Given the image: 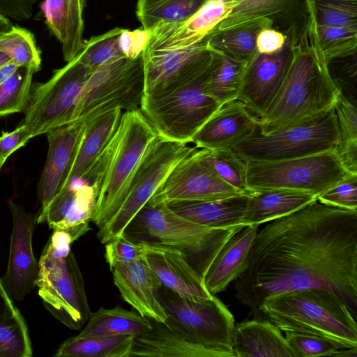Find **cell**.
<instances>
[{
    "label": "cell",
    "mask_w": 357,
    "mask_h": 357,
    "mask_svg": "<svg viewBox=\"0 0 357 357\" xmlns=\"http://www.w3.org/2000/svg\"><path fill=\"white\" fill-rule=\"evenodd\" d=\"M121 114V109H115L86 121L82 142L63 188L82 178L89 170L114 134Z\"/></svg>",
    "instance_id": "obj_29"
},
{
    "label": "cell",
    "mask_w": 357,
    "mask_h": 357,
    "mask_svg": "<svg viewBox=\"0 0 357 357\" xmlns=\"http://www.w3.org/2000/svg\"><path fill=\"white\" fill-rule=\"evenodd\" d=\"M338 142L335 149L347 170L357 174V108L340 93L335 104Z\"/></svg>",
    "instance_id": "obj_36"
},
{
    "label": "cell",
    "mask_w": 357,
    "mask_h": 357,
    "mask_svg": "<svg viewBox=\"0 0 357 357\" xmlns=\"http://www.w3.org/2000/svg\"><path fill=\"white\" fill-rule=\"evenodd\" d=\"M214 53L206 40L183 49L143 52L144 96L205 68L211 63Z\"/></svg>",
    "instance_id": "obj_18"
},
{
    "label": "cell",
    "mask_w": 357,
    "mask_h": 357,
    "mask_svg": "<svg viewBox=\"0 0 357 357\" xmlns=\"http://www.w3.org/2000/svg\"><path fill=\"white\" fill-rule=\"evenodd\" d=\"M340 93L319 50L293 47L280 88L258 119L259 130L269 134L314 118L334 107Z\"/></svg>",
    "instance_id": "obj_3"
},
{
    "label": "cell",
    "mask_w": 357,
    "mask_h": 357,
    "mask_svg": "<svg viewBox=\"0 0 357 357\" xmlns=\"http://www.w3.org/2000/svg\"><path fill=\"white\" fill-rule=\"evenodd\" d=\"M246 64L215 51L205 82L206 93L220 105L236 99Z\"/></svg>",
    "instance_id": "obj_34"
},
{
    "label": "cell",
    "mask_w": 357,
    "mask_h": 357,
    "mask_svg": "<svg viewBox=\"0 0 357 357\" xmlns=\"http://www.w3.org/2000/svg\"><path fill=\"white\" fill-rule=\"evenodd\" d=\"M211 63L203 70L144 96L140 110L158 135L191 143L196 132L221 105L205 91Z\"/></svg>",
    "instance_id": "obj_6"
},
{
    "label": "cell",
    "mask_w": 357,
    "mask_h": 357,
    "mask_svg": "<svg viewBox=\"0 0 357 357\" xmlns=\"http://www.w3.org/2000/svg\"><path fill=\"white\" fill-rule=\"evenodd\" d=\"M228 0H207L186 20L154 28L143 52L183 49L206 40L208 33L231 13Z\"/></svg>",
    "instance_id": "obj_19"
},
{
    "label": "cell",
    "mask_w": 357,
    "mask_h": 357,
    "mask_svg": "<svg viewBox=\"0 0 357 357\" xmlns=\"http://www.w3.org/2000/svg\"><path fill=\"white\" fill-rule=\"evenodd\" d=\"M236 298L257 318L263 303L283 293L328 289L356 313L357 210L317 199L258 231Z\"/></svg>",
    "instance_id": "obj_1"
},
{
    "label": "cell",
    "mask_w": 357,
    "mask_h": 357,
    "mask_svg": "<svg viewBox=\"0 0 357 357\" xmlns=\"http://www.w3.org/2000/svg\"><path fill=\"white\" fill-rule=\"evenodd\" d=\"M123 29L114 28L107 32L84 40L77 56L79 61L91 73L100 66L126 57L119 47V38Z\"/></svg>",
    "instance_id": "obj_39"
},
{
    "label": "cell",
    "mask_w": 357,
    "mask_h": 357,
    "mask_svg": "<svg viewBox=\"0 0 357 357\" xmlns=\"http://www.w3.org/2000/svg\"><path fill=\"white\" fill-rule=\"evenodd\" d=\"M271 24L268 20H256L226 30L211 31L206 40L214 50L247 63L257 52L258 33Z\"/></svg>",
    "instance_id": "obj_31"
},
{
    "label": "cell",
    "mask_w": 357,
    "mask_h": 357,
    "mask_svg": "<svg viewBox=\"0 0 357 357\" xmlns=\"http://www.w3.org/2000/svg\"><path fill=\"white\" fill-rule=\"evenodd\" d=\"M320 202L337 208L357 210V174H350L317 197Z\"/></svg>",
    "instance_id": "obj_45"
},
{
    "label": "cell",
    "mask_w": 357,
    "mask_h": 357,
    "mask_svg": "<svg viewBox=\"0 0 357 357\" xmlns=\"http://www.w3.org/2000/svg\"><path fill=\"white\" fill-rule=\"evenodd\" d=\"M105 244V258L110 270L117 264L132 263L144 258L146 250V244L132 241L123 235Z\"/></svg>",
    "instance_id": "obj_46"
},
{
    "label": "cell",
    "mask_w": 357,
    "mask_h": 357,
    "mask_svg": "<svg viewBox=\"0 0 357 357\" xmlns=\"http://www.w3.org/2000/svg\"><path fill=\"white\" fill-rule=\"evenodd\" d=\"M317 199L311 193L287 189L250 191L244 215V223L260 225L287 215Z\"/></svg>",
    "instance_id": "obj_28"
},
{
    "label": "cell",
    "mask_w": 357,
    "mask_h": 357,
    "mask_svg": "<svg viewBox=\"0 0 357 357\" xmlns=\"http://www.w3.org/2000/svg\"><path fill=\"white\" fill-rule=\"evenodd\" d=\"M18 68L12 61L0 68V84L7 79Z\"/></svg>",
    "instance_id": "obj_53"
},
{
    "label": "cell",
    "mask_w": 357,
    "mask_h": 357,
    "mask_svg": "<svg viewBox=\"0 0 357 357\" xmlns=\"http://www.w3.org/2000/svg\"><path fill=\"white\" fill-rule=\"evenodd\" d=\"M149 319L151 328L134 337L130 357H222L170 317L165 321Z\"/></svg>",
    "instance_id": "obj_20"
},
{
    "label": "cell",
    "mask_w": 357,
    "mask_h": 357,
    "mask_svg": "<svg viewBox=\"0 0 357 357\" xmlns=\"http://www.w3.org/2000/svg\"><path fill=\"white\" fill-rule=\"evenodd\" d=\"M242 228H215L194 222L152 196L122 235L136 243L166 246L179 251L204 279L225 243Z\"/></svg>",
    "instance_id": "obj_4"
},
{
    "label": "cell",
    "mask_w": 357,
    "mask_h": 357,
    "mask_svg": "<svg viewBox=\"0 0 357 357\" xmlns=\"http://www.w3.org/2000/svg\"><path fill=\"white\" fill-rule=\"evenodd\" d=\"M231 346L235 357H298L282 331L265 319L235 324Z\"/></svg>",
    "instance_id": "obj_25"
},
{
    "label": "cell",
    "mask_w": 357,
    "mask_h": 357,
    "mask_svg": "<svg viewBox=\"0 0 357 357\" xmlns=\"http://www.w3.org/2000/svg\"><path fill=\"white\" fill-rule=\"evenodd\" d=\"M207 0H138L136 15L142 28L151 31L166 24L186 20Z\"/></svg>",
    "instance_id": "obj_35"
},
{
    "label": "cell",
    "mask_w": 357,
    "mask_h": 357,
    "mask_svg": "<svg viewBox=\"0 0 357 357\" xmlns=\"http://www.w3.org/2000/svg\"><path fill=\"white\" fill-rule=\"evenodd\" d=\"M133 335H77L65 340L58 348L56 357H130Z\"/></svg>",
    "instance_id": "obj_33"
},
{
    "label": "cell",
    "mask_w": 357,
    "mask_h": 357,
    "mask_svg": "<svg viewBox=\"0 0 357 357\" xmlns=\"http://www.w3.org/2000/svg\"><path fill=\"white\" fill-rule=\"evenodd\" d=\"M151 33L150 31L143 28L133 31L123 29L119 38V45L123 54L131 59L142 54Z\"/></svg>",
    "instance_id": "obj_47"
},
{
    "label": "cell",
    "mask_w": 357,
    "mask_h": 357,
    "mask_svg": "<svg viewBox=\"0 0 357 357\" xmlns=\"http://www.w3.org/2000/svg\"><path fill=\"white\" fill-rule=\"evenodd\" d=\"M143 53V52H142ZM144 96L142 54L106 63L89 76L79 94L73 121L90 120L115 109H140Z\"/></svg>",
    "instance_id": "obj_10"
},
{
    "label": "cell",
    "mask_w": 357,
    "mask_h": 357,
    "mask_svg": "<svg viewBox=\"0 0 357 357\" xmlns=\"http://www.w3.org/2000/svg\"><path fill=\"white\" fill-rule=\"evenodd\" d=\"M199 158L210 167L227 184L244 194L246 187V162L229 149L207 150L200 149Z\"/></svg>",
    "instance_id": "obj_38"
},
{
    "label": "cell",
    "mask_w": 357,
    "mask_h": 357,
    "mask_svg": "<svg viewBox=\"0 0 357 357\" xmlns=\"http://www.w3.org/2000/svg\"><path fill=\"white\" fill-rule=\"evenodd\" d=\"M146 245L144 258L162 286L192 301L206 300L213 296L179 251L166 246Z\"/></svg>",
    "instance_id": "obj_22"
},
{
    "label": "cell",
    "mask_w": 357,
    "mask_h": 357,
    "mask_svg": "<svg viewBox=\"0 0 357 357\" xmlns=\"http://www.w3.org/2000/svg\"><path fill=\"white\" fill-rule=\"evenodd\" d=\"M32 355L28 328L17 308L13 315L0 321V357H31Z\"/></svg>",
    "instance_id": "obj_42"
},
{
    "label": "cell",
    "mask_w": 357,
    "mask_h": 357,
    "mask_svg": "<svg viewBox=\"0 0 357 357\" xmlns=\"http://www.w3.org/2000/svg\"><path fill=\"white\" fill-rule=\"evenodd\" d=\"M233 3L231 13L212 31L231 29L256 20L265 19L273 22L291 14L303 3L313 0H228Z\"/></svg>",
    "instance_id": "obj_32"
},
{
    "label": "cell",
    "mask_w": 357,
    "mask_h": 357,
    "mask_svg": "<svg viewBox=\"0 0 357 357\" xmlns=\"http://www.w3.org/2000/svg\"><path fill=\"white\" fill-rule=\"evenodd\" d=\"M98 190L82 178L63 188L48 206L43 222L50 228L73 229L89 225Z\"/></svg>",
    "instance_id": "obj_24"
},
{
    "label": "cell",
    "mask_w": 357,
    "mask_h": 357,
    "mask_svg": "<svg viewBox=\"0 0 357 357\" xmlns=\"http://www.w3.org/2000/svg\"><path fill=\"white\" fill-rule=\"evenodd\" d=\"M37 0H0V15L22 21L29 20Z\"/></svg>",
    "instance_id": "obj_51"
},
{
    "label": "cell",
    "mask_w": 357,
    "mask_h": 357,
    "mask_svg": "<svg viewBox=\"0 0 357 357\" xmlns=\"http://www.w3.org/2000/svg\"><path fill=\"white\" fill-rule=\"evenodd\" d=\"M156 294L167 316L204 345L222 357H235L231 346L234 317L218 297L213 295L206 300H189L162 284Z\"/></svg>",
    "instance_id": "obj_13"
},
{
    "label": "cell",
    "mask_w": 357,
    "mask_h": 357,
    "mask_svg": "<svg viewBox=\"0 0 357 357\" xmlns=\"http://www.w3.org/2000/svg\"><path fill=\"white\" fill-rule=\"evenodd\" d=\"M319 47L327 63L356 54L357 27L317 26Z\"/></svg>",
    "instance_id": "obj_41"
},
{
    "label": "cell",
    "mask_w": 357,
    "mask_h": 357,
    "mask_svg": "<svg viewBox=\"0 0 357 357\" xmlns=\"http://www.w3.org/2000/svg\"><path fill=\"white\" fill-rule=\"evenodd\" d=\"M334 356L357 357V347L341 349L335 354Z\"/></svg>",
    "instance_id": "obj_54"
},
{
    "label": "cell",
    "mask_w": 357,
    "mask_h": 357,
    "mask_svg": "<svg viewBox=\"0 0 357 357\" xmlns=\"http://www.w3.org/2000/svg\"><path fill=\"white\" fill-rule=\"evenodd\" d=\"M287 41V36L272 28L265 27L257 34L256 48L258 52L265 54H273L281 50Z\"/></svg>",
    "instance_id": "obj_50"
},
{
    "label": "cell",
    "mask_w": 357,
    "mask_h": 357,
    "mask_svg": "<svg viewBox=\"0 0 357 357\" xmlns=\"http://www.w3.org/2000/svg\"><path fill=\"white\" fill-rule=\"evenodd\" d=\"M91 73L76 55L45 82L32 84L22 123L29 139L73 121L81 93Z\"/></svg>",
    "instance_id": "obj_11"
},
{
    "label": "cell",
    "mask_w": 357,
    "mask_h": 357,
    "mask_svg": "<svg viewBox=\"0 0 357 357\" xmlns=\"http://www.w3.org/2000/svg\"><path fill=\"white\" fill-rule=\"evenodd\" d=\"M245 161L249 192L287 189L317 197L351 174L334 151L281 160Z\"/></svg>",
    "instance_id": "obj_9"
},
{
    "label": "cell",
    "mask_w": 357,
    "mask_h": 357,
    "mask_svg": "<svg viewBox=\"0 0 357 357\" xmlns=\"http://www.w3.org/2000/svg\"><path fill=\"white\" fill-rule=\"evenodd\" d=\"M38 266L36 285L45 307L70 329H79L88 321L91 311L74 254L70 252L57 259L43 251Z\"/></svg>",
    "instance_id": "obj_12"
},
{
    "label": "cell",
    "mask_w": 357,
    "mask_h": 357,
    "mask_svg": "<svg viewBox=\"0 0 357 357\" xmlns=\"http://www.w3.org/2000/svg\"><path fill=\"white\" fill-rule=\"evenodd\" d=\"M12 26L9 18L0 15V33Z\"/></svg>",
    "instance_id": "obj_55"
},
{
    "label": "cell",
    "mask_w": 357,
    "mask_h": 357,
    "mask_svg": "<svg viewBox=\"0 0 357 357\" xmlns=\"http://www.w3.org/2000/svg\"><path fill=\"white\" fill-rule=\"evenodd\" d=\"M86 121L77 119L49 130L48 151L38 185L41 207L37 223H43L47 208L63 187L82 142Z\"/></svg>",
    "instance_id": "obj_17"
},
{
    "label": "cell",
    "mask_w": 357,
    "mask_h": 357,
    "mask_svg": "<svg viewBox=\"0 0 357 357\" xmlns=\"http://www.w3.org/2000/svg\"><path fill=\"white\" fill-rule=\"evenodd\" d=\"M0 52L18 67L36 73L40 69L41 54L33 34L28 29L13 25L0 33Z\"/></svg>",
    "instance_id": "obj_37"
},
{
    "label": "cell",
    "mask_w": 357,
    "mask_h": 357,
    "mask_svg": "<svg viewBox=\"0 0 357 357\" xmlns=\"http://www.w3.org/2000/svg\"><path fill=\"white\" fill-rule=\"evenodd\" d=\"M199 149L176 164L153 197L171 203L210 201L247 195L227 184L201 161Z\"/></svg>",
    "instance_id": "obj_14"
},
{
    "label": "cell",
    "mask_w": 357,
    "mask_h": 357,
    "mask_svg": "<svg viewBox=\"0 0 357 357\" xmlns=\"http://www.w3.org/2000/svg\"><path fill=\"white\" fill-rule=\"evenodd\" d=\"M79 237L70 230L56 229L49 239L43 252L54 258H63L71 252V244Z\"/></svg>",
    "instance_id": "obj_49"
},
{
    "label": "cell",
    "mask_w": 357,
    "mask_h": 357,
    "mask_svg": "<svg viewBox=\"0 0 357 357\" xmlns=\"http://www.w3.org/2000/svg\"><path fill=\"white\" fill-rule=\"evenodd\" d=\"M30 140L22 123L11 132H3L0 136V172L8 157Z\"/></svg>",
    "instance_id": "obj_48"
},
{
    "label": "cell",
    "mask_w": 357,
    "mask_h": 357,
    "mask_svg": "<svg viewBox=\"0 0 357 357\" xmlns=\"http://www.w3.org/2000/svg\"><path fill=\"white\" fill-rule=\"evenodd\" d=\"M284 337L298 357L334 356L338 350L347 348L317 335L289 331Z\"/></svg>",
    "instance_id": "obj_44"
},
{
    "label": "cell",
    "mask_w": 357,
    "mask_h": 357,
    "mask_svg": "<svg viewBox=\"0 0 357 357\" xmlns=\"http://www.w3.org/2000/svg\"><path fill=\"white\" fill-rule=\"evenodd\" d=\"M17 307L7 294L0 278V321L13 314Z\"/></svg>",
    "instance_id": "obj_52"
},
{
    "label": "cell",
    "mask_w": 357,
    "mask_h": 357,
    "mask_svg": "<svg viewBox=\"0 0 357 357\" xmlns=\"http://www.w3.org/2000/svg\"><path fill=\"white\" fill-rule=\"evenodd\" d=\"M317 26L357 27V0H313Z\"/></svg>",
    "instance_id": "obj_43"
},
{
    "label": "cell",
    "mask_w": 357,
    "mask_h": 357,
    "mask_svg": "<svg viewBox=\"0 0 357 357\" xmlns=\"http://www.w3.org/2000/svg\"><path fill=\"white\" fill-rule=\"evenodd\" d=\"M8 204L13 218V229L7 271L1 280L11 299L22 301L36 286L39 271L32 247L38 214L26 211L12 200Z\"/></svg>",
    "instance_id": "obj_15"
},
{
    "label": "cell",
    "mask_w": 357,
    "mask_h": 357,
    "mask_svg": "<svg viewBox=\"0 0 357 357\" xmlns=\"http://www.w3.org/2000/svg\"><path fill=\"white\" fill-rule=\"evenodd\" d=\"M148 318L137 311L121 306L110 309L100 308L90 313L84 328L78 334L81 337L130 335L137 336L150 330Z\"/></svg>",
    "instance_id": "obj_30"
},
{
    "label": "cell",
    "mask_w": 357,
    "mask_h": 357,
    "mask_svg": "<svg viewBox=\"0 0 357 357\" xmlns=\"http://www.w3.org/2000/svg\"><path fill=\"white\" fill-rule=\"evenodd\" d=\"M258 228V225L245 226L225 243L203 279L211 294L225 291L242 273Z\"/></svg>",
    "instance_id": "obj_26"
},
{
    "label": "cell",
    "mask_w": 357,
    "mask_h": 357,
    "mask_svg": "<svg viewBox=\"0 0 357 357\" xmlns=\"http://www.w3.org/2000/svg\"><path fill=\"white\" fill-rule=\"evenodd\" d=\"M35 73L31 68L18 67L0 84V116L24 112Z\"/></svg>",
    "instance_id": "obj_40"
},
{
    "label": "cell",
    "mask_w": 357,
    "mask_h": 357,
    "mask_svg": "<svg viewBox=\"0 0 357 357\" xmlns=\"http://www.w3.org/2000/svg\"><path fill=\"white\" fill-rule=\"evenodd\" d=\"M335 106V105H334ZM338 128L335 107L269 134L259 125L229 149L244 160L275 161L335 151Z\"/></svg>",
    "instance_id": "obj_7"
},
{
    "label": "cell",
    "mask_w": 357,
    "mask_h": 357,
    "mask_svg": "<svg viewBox=\"0 0 357 357\" xmlns=\"http://www.w3.org/2000/svg\"><path fill=\"white\" fill-rule=\"evenodd\" d=\"M111 271L123 299L137 312L157 321L167 319L156 294L161 283L144 257L132 263L117 264Z\"/></svg>",
    "instance_id": "obj_23"
},
{
    "label": "cell",
    "mask_w": 357,
    "mask_h": 357,
    "mask_svg": "<svg viewBox=\"0 0 357 357\" xmlns=\"http://www.w3.org/2000/svg\"><path fill=\"white\" fill-rule=\"evenodd\" d=\"M157 135L140 109L126 111L109 142L81 178L98 190L91 217L98 229L103 227L121 205L141 158Z\"/></svg>",
    "instance_id": "obj_2"
},
{
    "label": "cell",
    "mask_w": 357,
    "mask_h": 357,
    "mask_svg": "<svg viewBox=\"0 0 357 357\" xmlns=\"http://www.w3.org/2000/svg\"><path fill=\"white\" fill-rule=\"evenodd\" d=\"M259 125L241 100L234 99L222 104L192 137L198 149H229L248 136Z\"/></svg>",
    "instance_id": "obj_21"
},
{
    "label": "cell",
    "mask_w": 357,
    "mask_h": 357,
    "mask_svg": "<svg viewBox=\"0 0 357 357\" xmlns=\"http://www.w3.org/2000/svg\"><path fill=\"white\" fill-rule=\"evenodd\" d=\"M198 148L157 135L149 144L129 183L125 198L97 238L102 244L122 236L139 211L155 194L170 172Z\"/></svg>",
    "instance_id": "obj_8"
},
{
    "label": "cell",
    "mask_w": 357,
    "mask_h": 357,
    "mask_svg": "<svg viewBox=\"0 0 357 357\" xmlns=\"http://www.w3.org/2000/svg\"><path fill=\"white\" fill-rule=\"evenodd\" d=\"M11 62V60L6 54L0 52V68Z\"/></svg>",
    "instance_id": "obj_56"
},
{
    "label": "cell",
    "mask_w": 357,
    "mask_h": 357,
    "mask_svg": "<svg viewBox=\"0 0 357 357\" xmlns=\"http://www.w3.org/2000/svg\"><path fill=\"white\" fill-rule=\"evenodd\" d=\"M289 39L279 51L265 54L256 52L247 63L236 99L258 119L266 112L284 80L292 54Z\"/></svg>",
    "instance_id": "obj_16"
},
{
    "label": "cell",
    "mask_w": 357,
    "mask_h": 357,
    "mask_svg": "<svg viewBox=\"0 0 357 357\" xmlns=\"http://www.w3.org/2000/svg\"><path fill=\"white\" fill-rule=\"evenodd\" d=\"M248 195L220 199L167 203L176 214L194 222L215 228L244 227Z\"/></svg>",
    "instance_id": "obj_27"
},
{
    "label": "cell",
    "mask_w": 357,
    "mask_h": 357,
    "mask_svg": "<svg viewBox=\"0 0 357 357\" xmlns=\"http://www.w3.org/2000/svg\"><path fill=\"white\" fill-rule=\"evenodd\" d=\"M356 313L339 296L321 288L281 294L260 307L257 318L265 319L281 331L317 335L345 347H357Z\"/></svg>",
    "instance_id": "obj_5"
}]
</instances>
